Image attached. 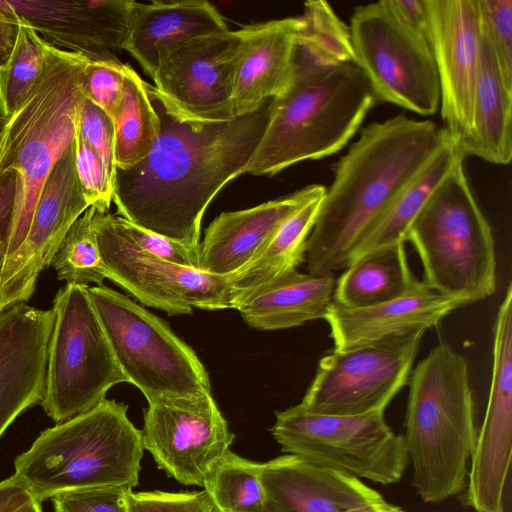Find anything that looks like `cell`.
I'll return each mask as SVG.
<instances>
[{"instance_id":"d590c367","label":"cell","mask_w":512,"mask_h":512,"mask_svg":"<svg viewBox=\"0 0 512 512\" xmlns=\"http://www.w3.org/2000/svg\"><path fill=\"white\" fill-rule=\"evenodd\" d=\"M83 89L85 98L114 120L124 94V64L119 59H89L83 71Z\"/></svg>"},{"instance_id":"f6af8a7d","label":"cell","mask_w":512,"mask_h":512,"mask_svg":"<svg viewBox=\"0 0 512 512\" xmlns=\"http://www.w3.org/2000/svg\"><path fill=\"white\" fill-rule=\"evenodd\" d=\"M31 501L35 500L14 474L0 481V512H13Z\"/></svg>"},{"instance_id":"c3c4849f","label":"cell","mask_w":512,"mask_h":512,"mask_svg":"<svg viewBox=\"0 0 512 512\" xmlns=\"http://www.w3.org/2000/svg\"><path fill=\"white\" fill-rule=\"evenodd\" d=\"M8 221L0 217V267L5 258V238Z\"/></svg>"},{"instance_id":"ab89813d","label":"cell","mask_w":512,"mask_h":512,"mask_svg":"<svg viewBox=\"0 0 512 512\" xmlns=\"http://www.w3.org/2000/svg\"><path fill=\"white\" fill-rule=\"evenodd\" d=\"M77 131L82 140L99 155L115 181L113 120L101 108L84 98L79 111Z\"/></svg>"},{"instance_id":"8992f818","label":"cell","mask_w":512,"mask_h":512,"mask_svg":"<svg viewBox=\"0 0 512 512\" xmlns=\"http://www.w3.org/2000/svg\"><path fill=\"white\" fill-rule=\"evenodd\" d=\"M123 402L104 399L94 408L45 429L15 460L14 475L42 503L74 490L137 486L142 432Z\"/></svg>"},{"instance_id":"f546056e","label":"cell","mask_w":512,"mask_h":512,"mask_svg":"<svg viewBox=\"0 0 512 512\" xmlns=\"http://www.w3.org/2000/svg\"><path fill=\"white\" fill-rule=\"evenodd\" d=\"M323 196L311 200L286 219L248 264L228 276L234 299L285 272L297 270L306 255L307 241Z\"/></svg>"},{"instance_id":"2e32d148","label":"cell","mask_w":512,"mask_h":512,"mask_svg":"<svg viewBox=\"0 0 512 512\" xmlns=\"http://www.w3.org/2000/svg\"><path fill=\"white\" fill-rule=\"evenodd\" d=\"M425 5L443 128L460 150L472 129L481 40L479 0H425Z\"/></svg>"},{"instance_id":"5bb4252c","label":"cell","mask_w":512,"mask_h":512,"mask_svg":"<svg viewBox=\"0 0 512 512\" xmlns=\"http://www.w3.org/2000/svg\"><path fill=\"white\" fill-rule=\"evenodd\" d=\"M148 404L141 431L143 448L169 477L205 488L234 439L211 393Z\"/></svg>"},{"instance_id":"7dc6e473","label":"cell","mask_w":512,"mask_h":512,"mask_svg":"<svg viewBox=\"0 0 512 512\" xmlns=\"http://www.w3.org/2000/svg\"><path fill=\"white\" fill-rule=\"evenodd\" d=\"M345 512H405L400 506L387 502L384 498L367 503L360 506H355L347 509Z\"/></svg>"},{"instance_id":"277c9868","label":"cell","mask_w":512,"mask_h":512,"mask_svg":"<svg viewBox=\"0 0 512 512\" xmlns=\"http://www.w3.org/2000/svg\"><path fill=\"white\" fill-rule=\"evenodd\" d=\"M405 443L421 500L437 504L461 495L477 440L475 405L466 359L436 345L409 378Z\"/></svg>"},{"instance_id":"ac0fdd59","label":"cell","mask_w":512,"mask_h":512,"mask_svg":"<svg viewBox=\"0 0 512 512\" xmlns=\"http://www.w3.org/2000/svg\"><path fill=\"white\" fill-rule=\"evenodd\" d=\"M512 460V336L493 335L492 376L484 420L461 503L476 512H506Z\"/></svg>"},{"instance_id":"f35d334b","label":"cell","mask_w":512,"mask_h":512,"mask_svg":"<svg viewBox=\"0 0 512 512\" xmlns=\"http://www.w3.org/2000/svg\"><path fill=\"white\" fill-rule=\"evenodd\" d=\"M479 5L499 69L512 88V0H479Z\"/></svg>"},{"instance_id":"4316f807","label":"cell","mask_w":512,"mask_h":512,"mask_svg":"<svg viewBox=\"0 0 512 512\" xmlns=\"http://www.w3.org/2000/svg\"><path fill=\"white\" fill-rule=\"evenodd\" d=\"M512 88L499 69L481 20L479 68L475 84L472 129L460 148L464 158L479 157L507 165L512 158Z\"/></svg>"},{"instance_id":"e0dca14e","label":"cell","mask_w":512,"mask_h":512,"mask_svg":"<svg viewBox=\"0 0 512 512\" xmlns=\"http://www.w3.org/2000/svg\"><path fill=\"white\" fill-rule=\"evenodd\" d=\"M89 207L76 174L73 141L43 186L23 242L2 262V310L30 299L70 227Z\"/></svg>"},{"instance_id":"8d00e7d4","label":"cell","mask_w":512,"mask_h":512,"mask_svg":"<svg viewBox=\"0 0 512 512\" xmlns=\"http://www.w3.org/2000/svg\"><path fill=\"white\" fill-rule=\"evenodd\" d=\"M74 141L76 174L83 196L89 206L108 212L113 202L114 179L99 155L79 136L77 129Z\"/></svg>"},{"instance_id":"ee69618b","label":"cell","mask_w":512,"mask_h":512,"mask_svg":"<svg viewBox=\"0 0 512 512\" xmlns=\"http://www.w3.org/2000/svg\"><path fill=\"white\" fill-rule=\"evenodd\" d=\"M384 2L403 24L427 37L428 16L425 0H384Z\"/></svg>"},{"instance_id":"7a4b0ae2","label":"cell","mask_w":512,"mask_h":512,"mask_svg":"<svg viewBox=\"0 0 512 512\" xmlns=\"http://www.w3.org/2000/svg\"><path fill=\"white\" fill-rule=\"evenodd\" d=\"M448 133L430 120L398 114L364 127L334 167L306 248L315 276L344 269L399 192L423 169Z\"/></svg>"},{"instance_id":"816d5d0a","label":"cell","mask_w":512,"mask_h":512,"mask_svg":"<svg viewBox=\"0 0 512 512\" xmlns=\"http://www.w3.org/2000/svg\"><path fill=\"white\" fill-rule=\"evenodd\" d=\"M261 512H276V511H274L273 509H271L270 507H268L266 505V508L264 510H262Z\"/></svg>"},{"instance_id":"60d3db41","label":"cell","mask_w":512,"mask_h":512,"mask_svg":"<svg viewBox=\"0 0 512 512\" xmlns=\"http://www.w3.org/2000/svg\"><path fill=\"white\" fill-rule=\"evenodd\" d=\"M129 512H218L206 490L137 492L127 494Z\"/></svg>"},{"instance_id":"f1b7e54d","label":"cell","mask_w":512,"mask_h":512,"mask_svg":"<svg viewBox=\"0 0 512 512\" xmlns=\"http://www.w3.org/2000/svg\"><path fill=\"white\" fill-rule=\"evenodd\" d=\"M464 158L449 135L423 169L399 192L357 245L347 266L376 250L405 243L412 221L454 164ZM465 159V158H464Z\"/></svg>"},{"instance_id":"6da1fadb","label":"cell","mask_w":512,"mask_h":512,"mask_svg":"<svg viewBox=\"0 0 512 512\" xmlns=\"http://www.w3.org/2000/svg\"><path fill=\"white\" fill-rule=\"evenodd\" d=\"M159 118V133L138 164L116 168L113 202L128 222L191 247L217 193L242 173L269 118L268 99L258 109L229 120L191 117L145 83Z\"/></svg>"},{"instance_id":"ffe728a7","label":"cell","mask_w":512,"mask_h":512,"mask_svg":"<svg viewBox=\"0 0 512 512\" xmlns=\"http://www.w3.org/2000/svg\"><path fill=\"white\" fill-rule=\"evenodd\" d=\"M466 306L420 281L411 291L374 306L349 309L332 301L324 320L330 327L334 350L398 343L437 326L454 310Z\"/></svg>"},{"instance_id":"484cf974","label":"cell","mask_w":512,"mask_h":512,"mask_svg":"<svg viewBox=\"0 0 512 512\" xmlns=\"http://www.w3.org/2000/svg\"><path fill=\"white\" fill-rule=\"evenodd\" d=\"M333 274L285 272L234 299L233 309L258 330H280L324 319L333 300Z\"/></svg>"},{"instance_id":"83f0119b","label":"cell","mask_w":512,"mask_h":512,"mask_svg":"<svg viewBox=\"0 0 512 512\" xmlns=\"http://www.w3.org/2000/svg\"><path fill=\"white\" fill-rule=\"evenodd\" d=\"M413 275L405 243L376 250L350 263L335 282L333 302L349 309L374 306L411 291Z\"/></svg>"},{"instance_id":"603a6c76","label":"cell","mask_w":512,"mask_h":512,"mask_svg":"<svg viewBox=\"0 0 512 512\" xmlns=\"http://www.w3.org/2000/svg\"><path fill=\"white\" fill-rule=\"evenodd\" d=\"M325 191L322 185H309L248 209L221 213L199 244V269L219 276L238 272L286 219Z\"/></svg>"},{"instance_id":"74e56055","label":"cell","mask_w":512,"mask_h":512,"mask_svg":"<svg viewBox=\"0 0 512 512\" xmlns=\"http://www.w3.org/2000/svg\"><path fill=\"white\" fill-rule=\"evenodd\" d=\"M121 235L137 250L178 265L199 269V246L191 247L113 216Z\"/></svg>"},{"instance_id":"cb8c5ba5","label":"cell","mask_w":512,"mask_h":512,"mask_svg":"<svg viewBox=\"0 0 512 512\" xmlns=\"http://www.w3.org/2000/svg\"><path fill=\"white\" fill-rule=\"evenodd\" d=\"M300 18L287 17L240 29L233 104L236 116L258 109L281 94L293 74V54Z\"/></svg>"},{"instance_id":"4fadbf2b","label":"cell","mask_w":512,"mask_h":512,"mask_svg":"<svg viewBox=\"0 0 512 512\" xmlns=\"http://www.w3.org/2000/svg\"><path fill=\"white\" fill-rule=\"evenodd\" d=\"M423 335L392 344L333 349L320 359L299 405L310 412L349 416L385 410L409 383Z\"/></svg>"},{"instance_id":"9c48e42d","label":"cell","mask_w":512,"mask_h":512,"mask_svg":"<svg viewBox=\"0 0 512 512\" xmlns=\"http://www.w3.org/2000/svg\"><path fill=\"white\" fill-rule=\"evenodd\" d=\"M51 331L40 402L57 424L102 402L126 382L91 302L88 287L66 284L53 299Z\"/></svg>"},{"instance_id":"ba28073f","label":"cell","mask_w":512,"mask_h":512,"mask_svg":"<svg viewBox=\"0 0 512 512\" xmlns=\"http://www.w3.org/2000/svg\"><path fill=\"white\" fill-rule=\"evenodd\" d=\"M88 293L126 382L148 403L211 393L204 365L165 321L107 286Z\"/></svg>"},{"instance_id":"4dcf8cb0","label":"cell","mask_w":512,"mask_h":512,"mask_svg":"<svg viewBox=\"0 0 512 512\" xmlns=\"http://www.w3.org/2000/svg\"><path fill=\"white\" fill-rule=\"evenodd\" d=\"M145 81L124 64V94L114 118L116 168L127 169L150 152L159 133V118L148 96Z\"/></svg>"},{"instance_id":"836d02e7","label":"cell","mask_w":512,"mask_h":512,"mask_svg":"<svg viewBox=\"0 0 512 512\" xmlns=\"http://www.w3.org/2000/svg\"><path fill=\"white\" fill-rule=\"evenodd\" d=\"M96 210L90 206L73 223L52 259L50 266L66 284L103 286L107 279L93 224Z\"/></svg>"},{"instance_id":"7402d4cb","label":"cell","mask_w":512,"mask_h":512,"mask_svg":"<svg viewBox=\"0 0 512 512\" xmlns=\"http://www.w3.org/2000/svg\"><path fill=\"white\" fill-rule=\"evenodd\" d=\"M260 479L276 512H345L383 498L356 477L293 454L262 463Z\"/></svg>"},{"instance_id":"1f68e13d","label":"cell","mask_w":512,"mask_h":512,"mask_svg":"<svg viewBox=\"0 0 512 512\" xmlns=\"http://www.w3.org/2000/svg\"><path fill=\"white\" fill-rule=\"evenodd\" d=\"M296 47L323 65L354 63L349 27L335 14L329 3L310 0L304 3Z\"/></svg>"},{"instance_id":"8fae6325","label":"cell","mask_w":512,"mask_h":512,"mask_svg":"<svg viewBox=\"0 0 512 512\" xmlns=\"http://www.w3.org/2000/svg\"><path fill=\"white\" fill-rule=\"evenodd\" d=\"M348 27L354 63L367 77L377 102L421 116L439 110V77L425 35L403 24L384 0L356 7Z\"/></svg>"},{"instance_id":"30bf717a","label":"cell","mask_w":512,"mask_h":512,"mask_svg":"<svg viewBox=\"0 0 512 512\" xmlns=\"http://www.w3.org/2000/svg\"><path fill=\"white\" fill-rule=\"evenodd\" d=\"M384 412L321 414L298 404L277 412L270 431L283 452L358 479L391 485L402 479L410 460L404 436L386 423Z\"/></svg>"},{"instance_id":"bcb514c9","label":"cell","mask_w":512,"mask_h":512,"mask_svg":"<svg viewBox=\"0 0 512 512\" xmlns=\"http://www.w3.org/2000/svg\"><path fill=\"white\" fill-rule=\"evenodd\" d=\"M14 198V177L11 173L0 175V217L9 222ZM8 226V225H7Z\"/></svg>"},{"instance_id":"44dd1931","label":"cell","mask_w":512,"mask_h":512,"mask_svg":"<svg viewBox=\"0 0 512 512\" xmlns=\"http://www.w3.org/2000/svg\"><path fill=\"white\" fill-rule=\"evenodd\" d=\"M53 309L17 303L0 311V437L43 397Z\"/></svg>"},{"instance_id":"9a60e30c","label":"cell","mask_w":512,"mask_h":512,"mask_svg":"<svg viewBox=\"0 0 512 512\" xmlns=\"http://www.w3.org/2000/svg\"><path fill=\"white\" fill-rule=\"evenodd\" d=\"M241 31L197 36L168 49L152 76L154 87L183 113L229 120Z\"/></svg>"},{"instance_id":"f5cc1de1","label":"cell","mask_w":512,"mask_h":512,"mask_svg":"<svg viewBox=\"0 0 512 512\" xmlns=\"http://www.w3.org/2000/svg\"><path fill=\"white\" fill-rule=\"evenodd\" d=\"M2 135H3V132L0 134V142H1V139H2Z\"/></svg>"},{"instance_id":"db71d44e","label":"cell","mask_w":512,"mask_h":512,"mask_svg":"<svg viewBox=\"0 0 512 512\" xmlns=\"http://www.w3.org/2000/svg\"><path fill=\"white\" fill-rule=\"evenodd\" d=\"M0 311H2V309L0 308Z\"/></svg>"},{"instance_id":"e575fe53","label":"cell","mask_w":512,"mask_h":512,"mask_svg":"<svg viewBox=\"0 0 512 512\" xmlns=\"http://www.w3.org/2000/svg\"><path fill=\"white\" fill-rule=\"evenodd\" d=\"M44 62L45 40L24 20L11 57L0 69V116L8 120L25 102Z\"/></svg>"},{"instance_id":"7bdbcfd3","label":"cell","mask_w":512,"mask_h":512,"mask_svg":"<svg viewBox=\"0 0 512 512\" xmlns=\"http://www.w3.org/2000/svg\"><path fill=\"white\" fill-rule=\"evenodd\" d=\"M23 21L8 0H0V69L11 57Z\"/></svg>"},{"instance_id":"d6a6232c","label":"cell","mask_w":512,"mask_h":512,"mask_svg":"<svg viewBox=\"0 0 512 512\" xmlns=\"http://www.w3.org/2000/svg\"><path fill=\"white\" fill-rule=\"evenodd\" d=\"M261 465L228 451L204 488L218 512H261L266 508Z\"/></svg>"},{"instance_id":"52a82bcc","label":"cell","mask_w":512,"mask_h":512,"mask_svg":"<svg viewBox=\"0 0 512 512\" xmlns=\"http://www.w3.org/2000/svg\"><path fill=\"white\" fill-rule=\"evenodd\" d=\"M460 158L434 188L406 233L416 250L423 282L466 305L496 288L492 229L469 187Z\"/></svg>"},{"instance_id":"d6986e66","label":"cell","mask_w":512,"mask_h":512,"mask_svg":"<svg viewBox=\"0 0 512 512\" xmlns=\"http://www.w3.org/2000/svg\"><path fill=\"white\" fill-rule=\"evenodd\" d=\"M50 45L91 60L124 50L133 0H8Z\"/></svg>"},{"instance_id":"5b68a950","label":"cell","mask_w":512,"mask_h":512,"mask_svg":"<svg viewBox=\"0 0 512 512\" xmlns=\"http://www.w3.org/2000/svg\"><path fill=\"white\" fill-rule=\"evenodd\" d=\"M88 60L45 41L41 75L3 130L0 175L11 173L14 177L5 257L23 242L46 180L74 141L85 98L83 71Z\"/></svg>"},{"instance_id":"3957f363","label":"cell","mask_w":512,"mask_h":512,"mask_svg":"<svg viewBox=\"0 0 512 512\" xmlns=\"http://www.w3.org/2000/svg\"><path fill=\"white\" fill-rule=\"evenodd\" d=\"M376 102L355 63L323 65L295 45L292 79L270 102L267 126L246 173L273 176L296 163L337 153Z\"/></svg>"},{"instance_id":"681fc988","label":"cell","mask_w":512,"mask_h":512,"mask_svg":"<svg viewBox=\"0 0 512 512\" xmlns=\"http://www.w3.org/2000/svg\"><path fill=\"white\" fill-rule=\"evenodd\" d=\"M13 512H42L41 503L31 501L17 508Z\"/></svg>"},{"instance_id":"f907efd6","label":"cell","mask_w":512,"mask_h":512,"mask_svg":"<svg viewBox=\"0 0 512 512\" xmlns=\"http://www.w3.org/2000/svg\"><path fill=\"white\" fill-rule=\"evenodd\" d=\"M7 119L3 118L2 116H0V134L3 132L5 126H6V123H7Z\"/></svg>"},{"instance_id":"d4e9b609","label":"cell","mask_w":512,"mask_h":512,"mask_svg":"<svg viewBox=\"0 0 512 512\" xmlns=\"http://www.w3.org/2000/svg\"><path fill=\"white\" fill-rule=\"evenodd\" d=\"M227 30L220 13L204 0L133 1L124 50L152 78L168 49L197 36Z\"/></svg>"},{"instance_id":"b9f144b4","label":"cell","mask_w":512,"mask_h":512,"mask_svg":"<svg viewBox=\"0 0 512 512\" xmlns=\"http://www.w3.org/2000/svg\"><path fill=\"white\" fill-rule=\"evenodd\" d=\"M125 487L65 491L50 499L55 512H129Z\"/></svg>"},{"instance_id":"7c38bea8","label":"cell","mask_w":512,"mask_h":512,"mask_svg":"<svg viewBox=\"0 0 512 512\" xmlns=\"http://www.w3.org/2000/svg\"><path fill=\"white\" fill-rule=\"evenodd\" d=\"M114 214L96 210L93 224L107 279L143 304L168 315L233 309L228 276L171 263L135 249L118 231Z\"/></svg>"}]
</instances>
